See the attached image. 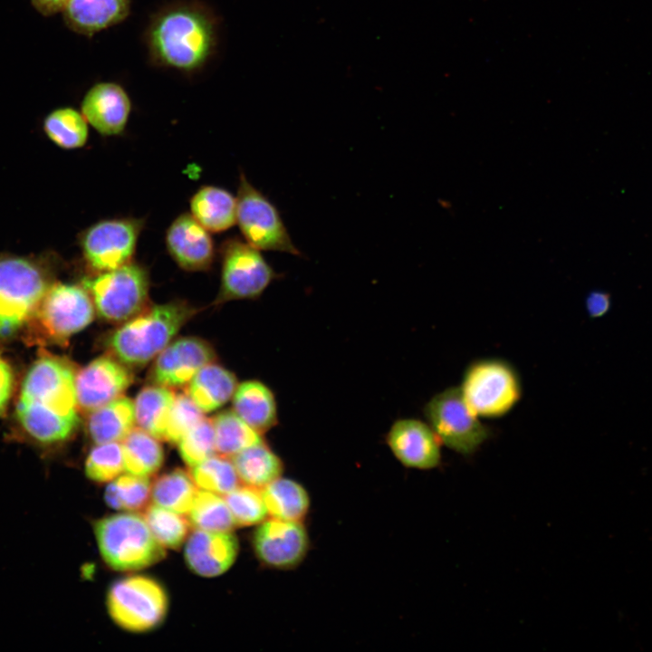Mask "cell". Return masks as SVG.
<instances>
[{
  "instance_id": "1",
  "label": "cell",
  "mask_w": 652,
  "mask_h": 652,
  "mask_svg": "<svg viewBox=\"0 0 652 652\" xmlns=\"http://www.w3.org/2000/svg\"><path fill=\"white\" fill-rule=\"evenodd\" d=\"M219 40V20L202 2L177 1L158 9L144 33L154 65L186 74L200 72L214 57Z\"/></svg>"
},
{
  "instance_id": "2",
  "label": "cell",
  "mask_w": 652,
  "mask_h": 652,
  "mask_svg": "<svg viewBox=\"0 0 652 652\" xmlns=\"http://www.w3.org/2000/svg\"><path fill=\"white\" fill-rule=\"evenodd\" d=\"M76 371L67 360L44 355L30 368L23 382L16 416L35 441L53 445L69 439L80 424Z\"/></svg>"
},
{
  "instance_id": "3",
  "label": "cell",
  "mask_w": 652,
  "mask_h": 652,
  "mask_svg": "<svg viewBox=\"0 0 652 652\" xmlns=\"http://www.w3.org/2000/svg\"><path fill=\"white\" fill-rule=\"evenodd\" d=\"M182 301L147 306L105 339L109 354L128 367H142L155 359L194 315Z\"/></svg>"
},
{
  "instance_id": "4",
  "label": "cell",
  "mask_w": 652,
  "mask_h": 652,
  "mask_svg": "<svg viewBox=\"0 0 652 652\" xmlns=\"http://www.w3.org/2000/svg\"><path fill=\"white\" fill-rule=\"evenodd\" d=\"M94 535L103 561L115 570H142L166 555L144 517L136 513H116L96 521Z\"/></svg>"
},
{
  "instance_id": "5",
  "label": "cell",
  "mask_w": 652,
  "mask_h": 652,
  "mask_svg": "<svg viewBox=\"0 0 652 652\" xmlns=\"http://www.w3.org/2000/svg\"><path fill=\"white\" fill-rule=\"evenodd\" d=\"M81 284L89 292L99 317L108 322H125L148 306L149 273L133 261L86 276Z\"/></svg>"
},
{
  "instance_id": "6",
  "label": "cell",
  "mask_w": 652,
  "mask_h": 652,
  "mask_svg": "<svg viewBox=\"0 0 652 652\" xmlns=\"http://www.w3.org/2000/svg\"><path fill=\"white\" fill-rule=\"evenodd\" d=\"M459 388L467 406L478 417H501L509 413L522 397L517 372L508 362L498 359L471 363Z\"/></svg>"
},
{
  "instance_id": "7",
  "label": "cell",
  "mask_w": 652,
  "mask_h": 652,
  "mask_svg": "<svg viewBox=\"0 0 652 652\" xmlns=\"http://www.w3.org/2000/svg\"><path fill=\"white\" fill-rule=\"evenodd\" d=\"M218 253L221 280L216 304L235 300H255L282 276L260 250L239 237L225 239L220 244Z\"/></svg>"
},
{
  "instance_id": "8",
  "label": "cell",
  "mask_w": 652,
  "mask_h": 652,
  "mask_svg": "<svg viewBox=\"0 0 652 652\" xmlns=\"http://www.w3.org/2000/svg\"><path fill=\"white\" fill-rule=\"evenodd\" d=\"M106 603L110 617L120 628L139 633L157 628L164 620L168 599L157 580L132 575L110 586Z\"/></svg>"
},
{
  "instance_id": "9",
  "label": "cell",
  "mask_w": 652,
  "mask_h": 652,
  "mask_svg": "<svg viewBox=\"0 0 652 652\" xmlns=\"http://www.w3.org/2000/svg\"><path fill=\"white\" fill-rule=\"evenodd\" d=\"M236 201V223L245 242L260 251L302 256L292 240L278 208L249 182L242 171Z\"/></svg>"
},
{
  "instance_id": "10",
  "label": "cell",
  "mask_w": 652,
  "mask_h": 652,
  "mask_svg": "<svg viewBox=\"0 0 652 652\" xmlns=\"http://www.w3.org/2000/svg\"><path fill=\"white\" fill-rule=\"evenodd\" d=\"M424 415L441 443L460 455L474 454L491 436L467 406L459 387L433 396L425 405Z\"/></svg>"
},
{
  "instance_id": "11",
  "label": "cell",
  "mask_w": 652,
  "mask_h": 652,
  "mask_svg": "<svg viewBox=\"0 0 652 652\" xmlns=\"http://www.w3.org/2000/svg\"><path fill=\"white\" fill-rule=\"evenodd\" d=\"M49 287L32 263L0 260V337L15 332L35 314Z\"/></svg>"
},
{
  "instance_id": "12",
  "label": "cell",
  "mask_w": 652,
  "mask_h": 652,
  "mask_svg": "<svg viewBox=\"0 0 652 652\" xmlns=\"http://www.w3.org/2000/svg\"><path fill=\"white\" fill-rule=\"evenodd\" d=\"M145 220L135 217L103 219L81 235L83 259L92 273L120 267L132 261Z\"/></svg>"
},
{
  "instance_id": "13",
  "label": "cell",
  "mask_w": 652,
  "mask_h": 652,
  "mask_svg": "<svg viewBox=\"0 0 652 652\" xmlns=\"http://www.w3.org/2000/svg\"><path fill=\"white\" fill-rule=\"evenodd\" d=\"M35 314L43 333L63 342L93 321L95 308L82 284L56 283L49 287Z\"/></svg>"
},
{
  "instance_id": "14",
  "label": "cell",
  "mask_w": 652,
  "mask_h": 652,
  "mask_svg": "<svg viewBox=\"0 0 652 652\" xmlns=\"http://www.w3.org/2000/svg\"><path fill=\"white\" fill-rule=\"evenodd\" d=\"M253 549L260 562L276 570H291L306 557L310 540L302 522L267 518L253 534Z\"/></svg>"
},
{
  "instance_id": "15",
  "label": "cell",
  "mask_w": 652,
  "mask_h": 652,
  "mask_svg": "<svg viewBox=\"0 0 652 652\" xmlns=\"http://www.w3.org/2000/svg\"><path fill=\"white\" fill-rule=\"evenodd\" d=\"M133 379L129 367L110 354L96 358L76 375L78 410L89 414L122 396Z\"/></svg>"
},
{
  "instance_id": "16",
  "label": "cell",
  "mask_w": 652,
  "mask_h": 652,
  "mask_svg": "<svg viewBox=\"0 0 652 652\" xmlns=\"http://www.w3.org/2000/svg\"><path fill=\"white\" fill-rule=\"evenodd\" d=\"M216 358L207 341L197 337H183L170 342L155 358L149 379L153 384L169 388L184 387Z\"/></svg>"
},
{
  "instance_id": "17",
  "label": "cell",
  "mask_w": 652,
  "mask_h": 652,
  "mask_svg": "<svg viewBox=\"0 0 652 652\" xmlns=\"http://www.w3.org/2000/svg\"><path fill=\"white\" fill-rule=\"evenodd\" d=\"M395 458L405 467L432 470L441 464V441L428 423L417 418L395 421L386 436Z\"/></svg>"
},
{
  "instance_id": "18",
  "label": "cell",
  "mask_w": 652,
  "mask_h": 652,
  "mask_svg": "<svg viewBox=\"0 0 652 652\" xmlns=\"http://www.w3.org/2000/svg\"><path fill=\"white\" fill-rule=\"evenodd\" d=\"M131 100L123 86L110 81L98 82L84 94L81 112L86 121L102 136H118L126 129Z\"/></svg>"
},
{
  "instance_id": "19",
  "label": "cell",
  "mask_w": 652,
  "mask_h": 652,
  "mask_svg": "<svg viewBox=\"0 0 652 652\" xmlns=\"http://www.w3.org/2000/svg\"><path fill=\"white\" fill-rule=\"evenodd\" d=\"M209 233L190 213L182 214L167 230V250L183 270H208L216 255L215 244Z\"/></svg>"
},
{
  "instance_id": "20",
  "label": "cell",
  "mask_w": 652,
  "mask_h": 652,
  "mask_svg": "<svg viewBox=\"0 0 652 652\" xmlns=\"http://www.w3.org/2000/svg\"><path fill=\"white\" fill-rule=\"evenodd\" d=\"M239 542L232 532L196 529L185 546V560L189 569L202 577H216L235 563Z\"/></svg>"
},
{
  "instance_id": "21",
  "label": "cell",
  "mask_w": 652,
  "mask_h": 652,
  "mask_svg": "<svg viewBox=\"0 0 652 652\" xmlns=\"http://www.w3.org/2000/svg\"><path fill=\"white\" fill-rule=\"evenodd\" d=\"M130 0H68L62 14L72 32L91 37L127 19Z\"/></svg>"
},
{
  "instance_id": "22",
  "label": "cell",
  "mask_w": 652,
  "mask_h": 652,
  "mask_svg": "<svg viewBox=\"0 0 652 652\" xmlns=\"http://www.w3.org/2000/svg\"><path fill=\"white\" fill-rule=\"evenodd\" d=\"M233 410L247 425L263 435L278 423V409L273 390L264 382L249 379L237 385Z\"/></svg>"
},
{
  "instance_id": "23",
  "label": "cell",
  "mask_w": 652,
  "mask_h": 652,
  "mask_svg": "<svg viewBox=\"0 0 652 652\" xmlns=\"http://www.w3.org/2000/svg\"><path fill=\"white\" fill-rule=\"evenodd\" d=\"M237 385L232 371L211 362L195 374L186 385L185 392L204 413H209L227 403Z\"/></svg>"
},
{
  "instance_id": "24",
  "label": "cell",
  "mask_w": 652,
  "mask_h": 652,
  "mask_svg": "<svg viewBox=\"0 0 652 652\" xmlns=\"http://www.w3.org/2000/svg\"><path fill=\"white\" fill-rule=\"evenodd\" d=\"M189 206L193 217L210 233H222L236 224V197L225 188L201 187Z\"/></svg>"
},
{
  "instance_id": "25",
  "label": "cell",
  "mask_w": 652,
  "mask_h": 652,
  "mask_svg": "<svg viewBox=\"0 0 652 652\" xmlns=\"http://www.w3.org/2000/svg\"><path fill=\"white\" fill-rule=\"evenodd\" d=\"M135 423L134 401L120 396L89 413L86 429L95 444L120 442Z\"/></svg>"
},
{
  "instance_id": "26",
  "label": "cell",
  "mask_w": 652,
  "mask_h": 652,
  "mask_svg": "<svg viewBox=\"0 0 652 652\" xmlns=\"http://www.w3.org/2000/svg\"><path fill=\"white\" fill-rule=\"evenodd\" d=\"M244 485L263 489L282 476L283 462L264 442L251 446L230 458Z\"/></svg>"
},
{
  "instance_id": "27",
  "label": "cell",
  "mask_w": 652,
  "mask_h": 652,
  "mask_svg": "<svg viewBox=\"0 0 652 652\" xmlns=\"http://www.w3.org/2000/svg\"><path fill=\"white\" fill-rule=\"evenodd\" d=\"M271 518L302 522L309 513L311 499L299 482L280 476L262 489Z\"/></svg>"
},
{
  "instance_id": "28",
  "label": "cell",
  "mask_w": 652,
  "mask_h": 652,
  "mask_svg": "<svg viewBox=\"0 0 652 652\" xmlns=\"http://www.w3.org/2000/svg\"><path fill=\"white\" fill-rule=\"evenodd\" d=\"M175 395L172 388L157 384L140 389L134 401L135 418L139 427L158 440H165Z\"/></svg>"
},
{
  "instance_id": "29",
  "label": "cell",
  "mask_w": 652,
  "mask_h": 652,
  "mask_svg": "<svg viewBox=\"0 0 652 652\" xmlns=\"http://www.w3.org/2000/svg\"><path fill=\"white\" fill-rule=\"evenodd\" d=\"M121 442L127 473L149 477L162 466L163 448L158 439L145 430L134 427Z\"/></svg>"
},
{
  "instance_id": "30",
  "label": "cell",
  "mask_w": 652,
  "mask_h": 652,
  "mask_svg": "<svg viewBox=\"0 0 652 652\" xmlns=\"http://www.w3.org/2000/svg\"><path fill=\"white\" fill-rule=\"evenodd\" d=\"M190 473L177 468L158 476L152 484L151 499L163 508L188 513L198 492Z\"/></svg>"
},
{
  "instance_id": "31",
  "label": "cell",
  "mask_w": 652,
  "mask_h": 652,
  "mask_svg": "<svg viewBox=\"0 0 652 652\" xmlns=\"http://www.w3.org/2000/svg\"><path fill=\"white\" fill-rule=\"evenodd\" d=\"M216 454L231 458L240 451L264 441L261 434L247 425L234 410H225L212 418Z\"/></svg>"
},
{
  "instance_id": "32",
  "label": "cell",
  "mask_w": 652,
  "mask_h": 652,
  "mask_svg": "<svg viewBox=\"0 0 652 652\" xmlns=\"http://www.w3.org/2000/svg\"><path fill=\"white\" fill-rule=\"evenodd\" d=\"M88 125L82 113L71 107L55 109L43 121L44 131L51 140L66 149H79L86 144Z\"/></svg>"
},
{
  "instance_id": "33",
  "label": "cell",
  "mask_w": 652,
  "mask_h": 652,
  "mask_svg": "<svg viewBox=\"0 0 652 652\" xmlns=\"http://www.w3.org/2000/svg\"><path fill=\"white\" fill-rule=\"evenodd\" d=\"M188 515L196 529L232 532L236 527L224 496L206 490H198Z\"/></svg>"
},
{
  "instance_id": "34",
  "label": "cell",
  "mask_w": 652,
  "mask_h": 652,
  "mask_svg": "<svg viewBox=\"0 0 652 652\" xmlns=\"http://www.w3.org/2000/svg\"><path fill=\"white\" fill-rule=\"evenodd\" d=\"M151 487L149 477L128 473L110 481L105 490L104 499L113 509L134 512L148 506Z\"/></svg>"
},
{
  "instance_id": "35",
  "label": "cell",
  "mask_w": 652,
  "mask_h": 652,
  "mask_svg": "<svg viewBox=\"0 0 652 652\" xmlns=\"http://www.w3.org/2000/svg\"><path fill=\"white\" fill-rule=\"evenodd\" d=\"M190 469L194 482L202 490L225 495L240 485L232 460L219 455H213Z\"/></svg>"
},
{
  "instance_id": "36",
  "label": "cell",
  "mask_w": 652,
  "mask_h": 652,
  "mask_svg": "<svg viewBox=\"0 0 652 652\" xmlns=\"http://www.w3.org/2000/svg\"><path fill=\"white\" fill-rule=\"evenodd\" d=\"M143 517L154 537L165 549H178L188 535L190 522L182 513L154 503L145 508Z\"/></svg>"
},
{
  "instance_id": "37",
  "label": "cell",
  "mask_w": 652,
  "mask_h": 652,
  "mask_svg": "<svg viewBox=\"0 0 652 652\" xmlns=\"http://www.w3.org/2000/svg\"><path fill=\"white\" fill-rule=\"evenodd\" d=\"M223 496L236 526H257L269 517L262 489L238 485Z\"/></svg>"
},
{
  "instance_id": "38",
  "label": "cell",
  "mask_w": 652,
  "mask_h": 652,
  "mask_svg": "<svg viewBox=\"0 0 652 652\" xmlns=\"http://www.w3.org/2000/svg\"><path fill=\"white\" fill-rule=\"evenodd\" d=\"M84 466L87 477L94 482L114 480L125 470L121 444H96L89 452Z\"/></svg>"
},
{
  "instance_id": "39",
  "label": "cell",
  "mask_w": 652,
  "mask_h": 652,
  "mask_svg": "<svg viewBox=\"0 0 652 652\" xmlns=\"http://www.w3.org/2000/svg\"><path fill=\"white\" fill-rule=\"evenodd\" d=\"M182 460L192 467L216 454L215 430L212 418H203L177 442Z\"/></svg>"
},
{
  "instance_id": "40",
  "label": "cell",
  "mask_w": 652,
  "mask_h": 652,
  "mask_svg": "<svg viewBox=\"0 0 652 652\" xmlns=\"http://www.w3.org/2000/svg\"><path fill=\"white\" fill-rule=\"evenodd\" d=\"M203 418L204 412L186 392L176 394L164 441L177 445L180 438Z\"/></svg>"
},
{
  "instance_id": "41",
  "label": "cell",
  "mask_w": 652,
  "mask_h": 652,
  "mask_svg": "<svg viewBox=\"0 0 652 652\" xmlns=\"http://www.w3.org/2000/svg\"><path fill=\"white\" fill-rule=\"evenodd\" d=\"M585 305L590 318H600L609 311L611 298L609 293L606 292L592 291L587 296Z\"/></svg>"
},
{
  "instance_id": "42",
  "label": "cell",
  "mask_w": 652,
  "mask_h": 652,
  "mask_svg": "<svg viewBox=\"0 0 652 652\" xmlns=\"http://www.w3.org/2000/svg\"><path fill=\"white\" fill-rule=\"evenodd\" d=\"M13 373L6 361L0 356V413L6 407L13 390Z\"/></svg>"
},
{
  "instance_id": "43",
  "label": "cell",
  "mask_w": 652,
  "mask_h": 652,
  "mask_svg": "<svg viewBox=\"0 0 652 652\" xmlns=\"http://www.w3.org/2000/svg\"><path fill=\"white\" fill-rule=\"evenodd\" d=\"M68 0H31L37 12L44 16L62 13Z\"/></svg>"
}]
</instances>
